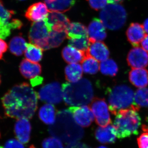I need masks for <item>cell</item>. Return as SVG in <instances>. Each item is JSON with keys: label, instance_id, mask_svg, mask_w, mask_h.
<instances>
[{"label": "cell", "instance_id": "cell-41", "mask_svg": "<svg viewBox=\"0 0 148 148\" xmlns=\"http://www.w3.org/2000/svg\"><path fill=\"white\" fill-rule=\"evenodd\" d=\"M42 78L38 76L31 80V84L32 85V86H35L41 84L42 83Z\"/></svg>", "mask_w": 148, "mask_h": 148}, {"label": "cell", "instance_id": "cell-17", "mask_svg": "<svg viewBox=\"0 0 148 148\" xmlns=\"http://www.w3.org/2000/svg\"><path fill=\"white\" fill-rule=\"evenodd\" d=\"M87 52L98 61L107 60L110 56L108 48L104 42L101 41L90 43Z\"/></svg>", "mask_w": 148, "mask_h": 148}, {"label": "cell", "instance_id": "cell-34", "mask_svg": "<svg viewBox=\"0 0 148 148\" xmlns=\"http://www.w3.org/2000/svg\"><path fill=\"white\" fill-rule=\"evenodd\" d=\"M15 14L13 10L6 8L2 0H0V27L8 24L12 20V16Z\"/></svg>", "mask_w": 148, "mask_h": 148}, {"label": "cell", "instance_id": "cell-4", "mask_svg": "<svg viewBox=\"0 0 148 148\" xmlns=\"http://www.w3.org/2000/svg\"><path fill=\"white\" fill-rule=\"evenodd\" d=\"M58 115V121L50 127L51 133L67 142L76 141L82 138L83 131L74 123L69 110L60 112Z\"/></svg>", "mask_w": 148, "mask_h": 148}, {"label": "cell", "instance_id": "cell-42", "mask_svg": "<svg viewBox=\"0 0 148 148\" xmlns=\"http://www.w3.org/2000/svg\"><path fill=\"white\" fill-rule=\"evenodd\" d=\"M141 45L143 49L148 52V35H146L145 38L142 41Z\"/></svg>", "mask_w": 148, "mask_h": 148}, {"label": "cell", "instance_id": "cell-47", "mask_svg": "<svg viewBox=\"0 0 148 148\" xmlns=\"http://www.w3.org/2000/svg\"><path fill=\"white\" fill-rule=\"evenodd\" d=\"M29 148H36L33 145H31L30 146V147Z\"/></svg>", "mask_w": 148, "mask_h": 148}, {"label": "cell", "instance_id": "cell-35", "mask_svg": "<svg viewBox=\"0 0 148 148\" xmlns=\"http://www.w3.org/2000/svg\"><path fill=\"white\" fill-rule=\"evenodd\" d=\"M42 146L43 148H64L61 140L53 137L45 139L43 141Z\"/></svg>", "mask_w": 148, "mask_h": 148}, {"label": "cell", "instance_id": "cell-8", "mask_svg": "<svg viewBox=\"0 0 148 148\" xmlns=\"http://www.w3.org/2000/svg\"><path fill=\"white\" fill-rule=\"evenodd\" d=\"M89 107L98 125L104 127L112 123L109 107L104 98H93Z\"/></svg>", "mask_w": 148, "mask_h": 148}, {"label": "cell", "instance_id": "cell-26", "mask_svg": "<svg viewBox=\"0 0 148 148\" xmlns=\"http://www.w3.org/2000/svg\"><path fill=\"white\" fill-rule=\"evenodd\" d=\"M43 51L38 46L32 43H27V49L24 52V55L27 60L33 63H37L42 59Z\"/></svg>", "mask_w": 148, "mask_h": 148}, {"label": "cell", "instance_id": "cell-12", "mask_svg": "<svg viewBox=\"0 0 148 148\" xmlns=\"http://www.w3.org/2000/svg\"><path fill=\"white\" fill-rule=\"evenodd\" d=\"M45 19L52 31L57 32H65L70 23L66 15L58 12L50 11Z\"/></svg>", "mask_w": 148, "mask_h": 148}, {"label": "cell", "instance_id": "cell-30", "mask_svg": "<svg viewBox=\"0 0 148 148\" xmlns=\"http://www.w3.org/2000/svg\"><path fill=\"white\" fill-rule=\"evenodd\" d=\"M66 32H57L52 31L50 32L47 40V49L58 47L66 39Z\"/></svg>", "mask_w": 148, "mask_h": 148}, {"label": "cell", "instance_id": "cell-11", "mask_svg": "<svg viewBox=\"0 0 148 148\" xmlns=\"http://www.w3.org/2000/svg\"><path fill=\"white\" fill-rule=\"evenodd\" d=\"M127 64L132 69H143L148 65V53L143 48L135 47L131 49L127 58Z\"/></svg>", "mask_w": 148, "mask_h": 148}, {"label": "cell", "instance_id": "cell-29", "mask_svg": "<svg viewBox=\"0 0 148 148\" xmlns=\"http://www.w3.org/2000/svg\"><path fill=\"white\" fill-rule=\"evenodd\" d=\"M23 25L21 20L17 18H13L8 24L0 27V38L5 39L10 36L12 31L20 29Z\"/></svg>", "mask_w": 148, "mask_h": 148}, {"label": "cell", "instance_id": "cell-23", "mask_svg": "<svg viewBox=\"0 0 148 148\" xmlns=\"http://www.w3.org/2000/svg\"><path fill=\"white\" fill-rule=\"evenodd\" d=\"M56 112L54 106L48 103L41 107L39 111V117L45 124H53L56 119Z\"/></svg>", "mask_w": 148, "mask_h": 148}, {"label": "cell", "instance_id": "cell-45", "mask_svg": "<svg viewBox=\"0 0 148 148\" xmlns=\"http://www.w3.org/2000/svg\"><path fill=\"white\" fill-rule=\"evenodd\" d=\"M44 1L46 4H50L54 2L56 0H44Z\"/></svg>", "mask_w": 148, "mask_h": 148}, {"label": "cell", "instance_id": "cell-52", "mask_svg": "<svg viewBox=\"0 0 148 148\" xmlns=\"http://www.w3.org/2000/svg\"><path fill=\"white\" fill-rule=\"evenodd\" d=\"M0 136H1V134H0Z\"/></svg>", "mask_w": 148, "mask_h": 148}, {"label": "cell", "instance_id": "cell-16", "mask_svg": "<svg viewBox=\"0 0 148 148\" xmlns=\"http://www.w3.org/2000/svg\"><path fill=\"white\" fill-rule=\"evenodd\" d=\"M32 126L27 119H19L14 125V131L16 138L21 143L27 144L30 139Z\"/></svg>", "mask_w": 148, "mask_h": 148}, {"label": "cell", "instance_id": "cell-39", "mask_svg": "<svg viewBox=\"0 0 148 148\" xmlns=\"http://www.w3.org/2000/svg\"><path fill=\"white\" fill-rule=\"evenodd\" d=\"M8 46L3 40L0 38V60L3 59L4 53L7 51Z\"/></svg>", "mask_w": 148, "mask_h": 148}, {"label": "cell", "instance_id": "cell-43", "mask_svg": "<svg viewBox=\"0 0 148 148\" xmlns=\"http://www.w3.org/2000/svg\"><path fill=\"white\" fill-rule=\"evenodd\" d=\"M143 26L145 32L148 34V18L145 21Z\"/></svg>", "mask_w": 148, "mask_h": 148}, {"label": "cell", "instance_id": "cell-50", "mask_svg": "<svg viewBox=\"0 0 148 148\" xmlns=\"http://www.w3.org/2000/svg\"><path fill=\"white\" fill-rule=\"evenodd\" d=\"M0 148H3V147H2L1 146H0Z\"/></svg>", "mask_w": 148, "mask_h": 148}, {"label": "cell", "instance_id": "cell-6", "mask_svg": "<svg viewBox=\"0 0 148 148\" xmlns=\"http://www.w3.org/2000/svg\"><path fill=\"white\" fill-rule=\"evenodd\" d=\"M100 17L107 29L116 30L124 26L127 18V13L124 8L121 5L110 4L101 11Z\"/></svg>", "mask_w": 148, "mask_h": 148}, {"label": "cell", "instance_id": "cell-18", "mask_svg": "<svg viewBox=\"0 0 148 148\" xmlns=\"http://www.w3.org/2000/svg\"><path fill=\"white\" fill-rule=\"evenodd\" d=\"M19 71L25 78L31 79L41 74V66L38 63H33L24 59L21 61L19 65Z\"/></svg>", "mask_w": 148, "mask_h": 148}, {"label": "cell", "instance_id": "cell-40", "mask_svg": "<svg viewBox=\"0 0 148 148\" xmlns=\"http://www.w3.org/2000/svg\"><path fill=\"white\" fill-rule=\"evenodd\" d=\"M66 148H90L83 143H71L67 146Z\"/></svg>", "mask_w": 148, "mask_h": 148}, {"label": "cell", "instance_id": "cell-32", "mask_svg": "<svg viewBox=\"0 0 148 148\" xmlns=\"http://www.w3.org/2000/svg\"><path fill=\"white\" fill-rule=\"evenodd\" d=\"M134 104L138 108L148 107V88L138 89L134 95Z\"/></svg>", "mask_w": 148, "mask_h": 148}, {"label": "cell", "instance_id": "cell-7", "mask_svg": "<svg viewBox=\"0 0 148 148\" xmlns=\"http://www.w3.org/2000/svg\"><path fill=\"white\" fill-rule=\"evenodd\" d=\"M52 31L45 19L33 23L29 34V41L43 50H48V38Z\"/></svg>", "mask_w": 148, "mask_h": 148}, {"label": "cell", "instance_id": "cell-31", "mask_svg": "<svg viewBox=\"0 0 148 148\" xmlns=\"http://www.w3.org/2000/svg\"><path fill=\"white\" fill-rule=\"evenodd\" d=\"M100 71L103 75L114 77L118 72V67L113 59H107L102 61L100 65Z\"/></svg>", "mask_w": 148, "mask_h": 148}, {"label": "cell", "instance_id": "cell-19", "mask_svg": "<svg viewBox=\"0 0 148 148\" xmlns=\"http://www.w3.org/2000/svg\"><path fill=\"white\" fill-rule=\"evenodd\" d=\"M95 136L99 142L103 144H111L115 142L116 134L113 125L99 127L95 130Z\"/></svg>", "mask_w": 148, "mask_h": 148}, {"label": "cell", "instance_id": "cell-36", "mask_svg": "<svg viewBox=\"0 0 148 148\" xmlns=\"http://www.w3.org/2000/svg\"><path fill=\"white\" fill-rule=\"evenodd\" d=\"M90 7L95 10L105 8L107 5L108 0H86Z\"/></svg>", "mask_w": 148, "mask_h": 148}, {"label": "cell", "instance_id": "cell-44", "mask_svg": "<svg viewBox=\"0 0 148 148\" xmlns=\"http://www.w3.org/2000/svg\"><path fill=\"white\" fill-rule=\"evenodd\" d=\"M124 0H108V3L110 4L118 3L123 1Z\"/></svg>", "mask_w": 148, "mask_h": 148}, {"label": "cell", "instance_id": "cell-10", "mask_svg": "<svg viewBox=\"0 0 148 148\" xmlns=\"http://www.w3.org/2000/svg\"><path fill=\"white\" fill-rule=\"evenodd\" d=\"M69 110L75 121L80 126L88 127L94 120V114L89 106H72Z\"/></svg>", "mask_w": 148, "mask_h": 148}, {"label": "cell", "instance_id": "cell-48", "mask_svg": "<svg viewBox=\"0 0 148 148\" xmlns=\"http://www.w3.org/2000/svg\"><path fill=\"white\" fill-rule=\"evenodd\" d=\"M98 148H108L106 147H104V146H101V147H99Z\"/></svg>", "mask_w": 148, "mask_h": 148}, {"label": "cell", "instance_id": "cell-14", "mask_svg": "<svg viewBox=\"0 0 148 148\" xmlns=\"http://www.w3.org/2000/svg\"><path fill=\"white\" fill-rule=\"evenodd\" d=\"M88 36L90 43L102 41L107 37V33L105 26L101 19L95 18L89 24Z\"/></svg>", "mask_w": 148, "mask_h": 148}, {"label": "cell", "instance_id": "cell-1", "mask_svg": "<svg viewBox=\"0 0 148 148\" xmlns=\"http://www.w3.org/2000/svg\"><path fill=\"white\" fill-rule=\"evenodd\" d=\"M38 93L27 83L14 85L2 98L5 114L11 118L31 119L38 108Z\"/></svg>", "mask_w": 148, "mask_h": 148}, {"label": "cell", "instance_id": "cell-24", "mask_svg": "<svg viewBox=\"0 0 148 148\" xmlns=\"http://www.w3.org/2000/svg\"><path fill=\"white\" fill-rule=\"evenodd\" d=\"M26 40L21 36L13 37L9 42V49L11 53L16 56H21L27 49Z\"/></svg>", "mask_w": 148, "mask_h": 148}, {"label": "cell", "instance_id": "cell-27", "mask_svg": "<svg viewBox=\"0 0 148 148\" xmlns=\"http://www.w3.org/2000/svg\"><path fill=\"white\" fill-rule=\"evenodd\" d=\"M82 69L86 73L93 75L97 73L100 69L99 62L86 51L84 58L81 62Z\"/></svg>", "mask_w": 148, "mask_h": 148}, {"label": "cell", "instance_id": "cell-9", "mask_svg": "<svg viewBox=\"0 0 148 148\" xmlns=\"http://www.w3.org/2000/svg\"><path fill=\"white\" fill-rule=\"evenodd\" d=\"M38 93L40 101L51 104H57L62 101L63 92L60 84L54 82L41 88Z\"/></svg>", "mask_w": 148, "mask_h": 148}, {"label": "cell", "instance_id": "cell-13", "mask_svg": "<svg viewBox=\"0 0 148 148\" xmlns=\"http://www.w3.org/2000/svg\"><path fill=\"white\" fill-rule=\"evenodd\" d=\"M47 6L44 3L38 2L33 4L27 9L25 16L30 21L38 22L45 20L49 14Z\"/></svg>", "mask_w": 148, "mask_h": 148}, {"label": "cell", "instance_id": "cell-37", "mask_svg": "<svg viewBox=\"0 0 148 148\" xmlns=\"http://www.w3.org/2000/svg\"><path fill=\"white\" fill-rule=\"evenodd\" d=\"M137 142L139 148H148V133L144 132L138 137Z\"/></svg>", "mask_w": 148, "mask_h": 148}, {"label": "cell", "instance_id": "cell-46", "mask_svg": "<svg viewBox=\"0 0 148 148\" xmlns=\"http://www.w3.org/2000/svg\"><path fill=\"white\" fill-rule=\"evenodd\" d=\"M143 129L144 131H148V126L143 125Z\"/></svg>", "mask_w": 148, "mask_h": 148}, {"label": "cell", "instance_id": "cell-3", "mask_svg": "<svg viewBox=\"0 0 148 148\" xmlns=\"http://www.w3.org/2000/svg\"><path fill=\"white\" fill-rule=\"evenodd\" d=\"M137 112L134 109L128 108L121 110L118 113L113 125L117 138L123 139L138 135L141 119Z\"/></svg>", "mask_w": 148, "mask_h": 148}, {"label": "cell", "instance_id": "cell-33", "mask_svg": "<svg viewBox=\"0 0 148 148\" xmlns=\"http://www.w3.org/2000/svg\"><path fill=\"white\" fill-rule=\"evenodd\" d=\"M69 40L70 45L84 52L87 51L90 45V42L88 36Z\"/></svg>", "mask_w": 148, "mask_h": 148}, {"label": "cell", "instance_id": "cell-25", "mask_svg": "<svg viewBox=\"0 0 148 148\" xmlns=\"http://www.w3.org/2000/svg\"><path fill=\"white\" fill-rule=\"evenodd\" d=\"M65 73L66 79L69 82H76L82 77V67L79 64H69L65 68Z\"/></svg>", "mask_w": 148, "mask_h": 148}, {"label": "cell", "instance_id": "cell-2", "mask_svg": "<svg viewBox=\"0 0 148 148\" xmlns=\"http://www.w3.org/2000/svg\"><path fill=\"white\" fill-rule=\"evenodd\" d=\"M62 88L63 98L67 105L86 106L93 100L92 85L86 79H82L76 82L65 83L62 85Z\"/></svg>", "mask_w": 148, "mask_h": 148}, {"label": "cell", "instance_id": "cell-49", "mask_svg": "<svg viewBox=\"0 0 148 148\" xmlns=\"http://www.w3.org/2000/svg\"><path fill=\"white\" fill-rule=\"evenodd\" d=\"M1 76H0V84H1Z\"/></svg>", "mask_w": 148, "mask_h": 148}, {"label": "cell", "instance_id": "cell-5", "mask_svg": "<svg viewBox=\"0 0 148 148\" xmlns=\"http://www.w3.org/2000/svg\"><path fill=\"white\" fill-rule=\"evenodd\" d=\"M109 110L112 114L116 115L121 110L132 108L138 111L134 104L133 90L125 85L116 86L108 91Z\"/></svg>", "mask_w": 148, "mask_h": 148}, {"label": "cell", "instance_id": "cell-20", "mask_svg": "<svg viewBox=\"0 0 148 148\" xmlns=\"http://www.w3.org/2000/svg\"><path fill=\"white\" fill-rule=\"evenodd\" d=\"M130 82L138 88H144L148 85V71L144 69H132L129 74Z\"/></svg>", "mask_w": 148, "mask_h": 148}, {"label": "cell", "instance_id": "cell-22", "mask_svg": "<svg viewBox=\"0 0 148 148\" xmlns=\"http://www.w3.org/2000/svg\"><path fill=\"white\" fill-rule=\"evenodd\" d=\"M65 32L66 37L69 39L88 36L87 28L84 25L79 22L70 23Z\"/></svg>", "mask_w": 148, "mask_h": 148}, {"label": "cell", "instance_id": "cell-28", "mask_svg": "<svg viewBox=\"0 0 148 148\" xmlns=\"http://www.w3.org/2000/svg\"><path fill=\"white\" fill-rule=\"evenodd\" d=\"M76 0H56L47 5L49 11L66 12L73 6Z\"/></svg>", "mask_w": 148, "mask_h": 148}, {"label": "cell", "instance_id": "cell-15", "mask_svg": "<svg viewBox=\"0 0 148 148\" xmlns=\"http://www.w3.org/2000/svg\"><path fill=\"white\" fill-rule=\"evenodd\" d=\"M126 34L128 42L134 47H139L146 36L143 25L138 23L130 24Z\"/></svg>", "mask_w": 148, "mask_h": 148}, {"label": "cell", "instance_id": "cell-51", "mask_svg": "<svg viewBox=\"0 0 148 148\" xmlns=\"http://www.w3.org/2000/svg\"><path fill=\"white\" fill-rule=\"evenodd\" d=\"M19 1H24V0H19Z\"/></svg>", "mask_w": 148, "mask_h": 148}, {"label": "cell", "instance_id": "cell-21", "mask_svg": "<svg viewBox=\"0 0 148 148\" xmlns=\"http://www.w3.org/2000/svg\"><path fill=\"white\" fill-rule=\"evenodd\" d=\"M63 58L67 63L76 64L83 61L86 55V52L78 50L71 45L67 46L62 51Z\"/></svg>", "mask_w": 148, "mask_h": 148}, {"label": "cell", "instance_id": "cell-38", "mask_svg": "<svg viewBox=\"0 0 148 148\" xmlns=\"http://www.w3.org/2000/svg\"><path fill=\"white\" fill-rule=\"evenodd\" d=\"M4 148H24V147L21 142L15 139H11L5 143Z\"/></svg>", "mask_w": 148, "mask_h": 148}]
</instances>
